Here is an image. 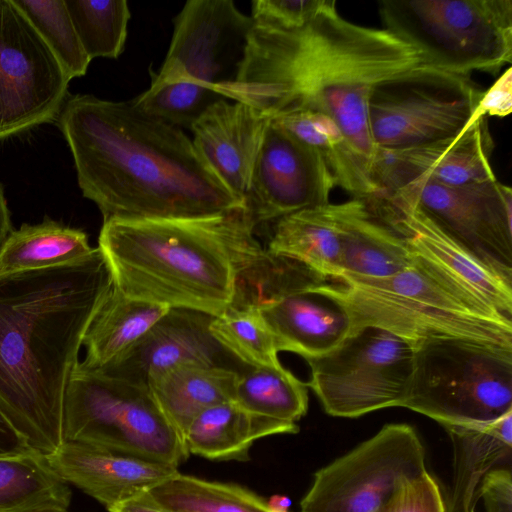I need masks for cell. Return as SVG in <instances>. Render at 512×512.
<instances>
[{
    "instance_id": "cell-18",
    "label": "cell",
    "mask_w": 512,
    "mask_h": 512,
    "mask_svg": "<svg viewBox=\"0 0 512 512\" xmlns=\"http://www.w3.org/2000/svg\"><path fill=\"white\" fill-rule=\"evenodd\" d=\"M493 148L487 121L478 117L454 137L405 149H376L371 167L379 196L416 179L452 186L495 180Z\"/></svg>"
},
{
    "instance_id": "cell-41",
    "label": "cell",
    "mask_w": 512,
    "mask_h": 512,
    "mask_svg": "<svg viewBox=\"0 0 512 512\" xmlns=\"http://www.w3.org/2000/svg\"><path fill=\"white\" fill-rule=\"evenodd\" d=\"M107 510L109 512H176L159 505L147 493L115 504Z\"/></svg>"
},
{
    "instance_id": "cell-7",
    "label": "cell",
    "mask_w": 512,
    "mask_h": 512,
    "mask_svg": "<svg viewBox=\"0 0 512 512\" xmlns=\"http://www.w3.org/2000/svg\"><path fill=\"white\" fill-rule=\"evenodd\" d=\"M379 11L426 66L470 77L511 62V0H384Z\"/></svg>"
},
{
    "instance_id": "cell-23",
    "label": "cell",
    "mask_w": 512,
    "mask_h": 512,
    "mask_svg": "<svg viewBox=\"0 0 512 512\" xmlns=\"http://www.w3.org/2000/svg\"><path fill=\"white\" fill-rule=\"evenodd\" d=\"M406 240L379 220L361 199L343 202L341 276L384 279L413 265Z\"/></svg>"
},
{
    "instance_id": "cell-16",
    "label": "cell",
    "mask_w": 512,
    "mask_h": 512,
    "mask_svg": "<svg viewBox=\"0 0 512 512\" xmlns=\"http://www.w3.org/2000/svg\"><path fill=\"white\" fill-rule=\"evenodd\" d=\"M366 203L415 254L429 261L455 286L512 319V282L467 252L404 198L390 194Z\"/></svg>"
},
{
    "instance_id": "cell-25",
    "label": "cell",
    "mask_w": 512,
    "mask_h": 512,
    "mask_svg": "<svg viewBox=\"0 0 512 512\" xmlns=\"http://www.w3.org/2000/svg\"><path fill=\"white\" fill-rule=\"evenodd\" d=\"M342 225L343 203L294 212L275 221L266 250L339 280Z\"/></svg>"
},
{
    "instance_id": "cell-9",
    "label": "cell",
    "mask_w": 512,
    "mask_h": 512,
    "mask_svg": "<svg viewBox=\"0 0 512 512\" xmlns=\"http://www.w3.org/2000/svg\"><path fill=\"white\" fill-rule=\"evenodd\" d=\"M63 441L177 467L188 456L182 436L150 390L79 362L66 391Z\"/></svg>"
},
{
    "instance_id": "cell-14",
    "label": "cell",
    "mask_w": 512,
    "mask_h": 512,
    "mask_svg": "<svg viewBox=\"0 0 512 512\" xmlns=\"http://www.w3.org/2000/svg\"><path fill=\"white\" fill-rule=\"evenodd\" d=\"M69 81L13 0H0V140L58 119Z\"/></svg>"
},
{
    "instance_id": "cell-8",
    "label": "cell",
    "mask_w": 512,
    "mask_h": 512,
    "mask_svg": "<svg viewBox=\"0 0 512 512\" xmlns=\"http://www.w3.org/2000/svg\"><path fill=\"white\" fill-rule=\"evenodd\" d=\"M412 346L405 408L443 427L488 422L512 411V348L456 337Z\"/></svg>"
},
{
    "instance_id": "cell-13",
    "label": "cell",
    "mask_w": 512,
    "mask_h": 512,
    "mask_svg": "<svg viewBox=\"0 0 512 512\" xmlns=\"http://www.w3.org/2000/svg\"><path fill=\"white\" fill-rule=\"evenodd\" d=\"M390 194L409 201L467 252L512 282L509 186L497 179L461 186L416 179Z\"/></svg>"
},
{
    "instance_id": "cell-27",
    "label": "cell",
    "mask_w": 512,
    "mask_h": 512,
    "mask_svg": "<svg viewBox=\"0 0 512 512\" xmlns=\"http://www.w3.org/2000/svg\"><path fill=\"white\" fill-rule=\"evenodd\" d=\"M239 374L221 367L187 362L154 377L148 389L165 417L183 438L190 423L201 412L233 401Z\"/></svg>"
},
{
    "instance_id": "cell-11",
    "label": "cell",
    "mask_w": 512,
    "mask_h": 512,
    "mask_svg": "<svg viewBox=\"0 0 512 512\" xmlns=\"http://www.w3.org/2000/svg\"><path fill=\"white\" fill-rule=\"evenodd\" d=\"M307 387L331 416L356 418L389 407H404L412 380L414 348L379 327L356 330L331 352L306 359Z\"/></svg>"
},
{
    "instance_id": "cell-17",
    "label": "cell",
    "mask_w": 512,
    "mask_h": 512,
    "mask_svg": "<svg viewBox=\"0 0 512 512\" xmlns=\"http://www.w3.org/2000/svg\"><path fill=\"white\" fill-rule=\"evenodd\" d=\"M213 317L188 308H169L134 345L100 370L146 388L160 373L187 362L246 372L251 366L212 336Z\"/></svg>"
},
{
    "instance_id": "cell-4",
    "label": "cell",
    "mask_w": 512,
    "mask_h": 512,
    "mask_svg": "<svg viewBox=\"0 0 512 512\" xmlns=\"http://www.w3.org/2000/svg\"><path fill=\"white\" fill-rule=\"evenodd\" d=\"M307 69L301 105L330 116L372 163L376 148L368 101L381 82L423 64L410 45L383 29L347 21L336 2L305 28Z\"/></svg>"
},
{
    "instance_id": "cell-32",
    "label": "cell",
    "mask_w": 512,
    "mask_h": 512,
    "mask_svg": "<svg viewBox=\"0 0 512 512\" xmlns=\"http://www.w3.org/2000/svg\"><path fill=\"white\" fill-rule=\"evenodd\" d=\"M146 493L159 505L176 512H272L267 501L246 488L180 472Z\"/></svg>"
},
{
    "instance_id": "cell-43",
    "label": "cell",
    "mask_w": 512,
    "mask_h": 512,
    "mask_svg": "<svg viewBox=\"0 0 512 512\" xmlns=\"http://www.w3.org/2000/svg\"><path fill=\"white\" fill-rule=\"evenodd\" d=\"M290 503L289 498L283 495H274L267 501L272 512H288Z\"/></svg>"
},
{
    "instance_id": "cell-35",
    "label": "cell",
    "mask_w": 512,
    "mask_h": 512,
    "mask_svg": "<svg viewBox=\"0 0 512 512\" xmlns=\"http://www.w3.org/2000/svg\"><path fill=\"white\" fill-rule=\"evenodd\" d=\"M60 62L69 80L85 75L90 58L74 29L64 0H13Z\"/></svg>"
},
{
    "instance_id": "cell-44",
    "label": "cell",
    "mask_w": 512,
    "mask_h": 512,
    "mask_svg": "<svg viewBox=\"0 0 512 512\" xmlns=\"http://www.w3.org/2000/svg\"><path fill=\"white\" fill-rule=\"evenodd\" d=\"M39 512H68V511H67V508L54 507V508L44 509Z\"/></svg>"
},
{
    "instance_id": "cell-26",
    "label": "cell",
    "mask_w": 512,
    "mask_h": 512,
    "mask_svg": "<svg viewBox=\"0 0 512 512\" xmlns=\"http://www.w3.org/2000/svg\"><path fill=\"white\" fill-rule=\"evenodd\" d=\"M298 430L297 424L257 415L227 401L201 412L190 423L183 439L189 454L209 460L246 461L257 440Z\"/></svg>"
},
{
    "instance_id": "cell-29",
    "label": "cell",
    "mask_w": 512,
    "mask_h": 512,
    "mask_svg": "<svg viewBox=\"0 0 512 512\" xmlns=\"http://www.w3.org/2000/svg\"><path fill=\"white\" fill-rule=\"evenodd\" d=\"M87 234L46 218L38 224H22L0 248V275L64 264L88 256Z\"/></svg>"
},
{
    "instance_id": "cell-33",
    "label": "cell",
    "mask_w": 512,
    "mask_h": 512,
    "mask_svg": "<svg viewBox=\"0 0 512 512\" xmlns=\"http://www.w3.org/2000/svg\"><path fill=\"white\" fill-rule=\"evenodd\" d=\"M86 55L116 59L122 53L131 17L125 0H64Z\"/></svg>"
},
{
    "instance_id": "cell-2",
    "label": "cell",
    "mask_w": 512,
    "mask_h": 512,
    "mask_svg": "<svg viewBox=\"0 0 512 512\" xmlns=\"http://www.w3.org/2000/svg\"><path fill=\"white\" fill-rule=\"evenodd\" d=\"M112 289L98 247L64 264L0 275V413L43 457L64 442L69 380Z\"/></svg>"
},
{
    "instance_id": "cell-1",
    "label": "cell",
    "mask_w": 512,
    "mask_h": 512,
    "mask_svg": "<svg viewBox=\"0 0 512 512\" xmlns=\"http://www.w3.org/2000/svg\"><path fill=\"white\" fill-rule=\"evenodd\" d=\"M83 196L103 221L198 218L246 209L181 128L131 101L68 98L58 117Z\"/></svg>"
},
{
    "instance_id": "cell-28",
    "label": "cell",
    "mask_w": 512,
    "mask_h": 512,
    "mask_svg": "<svg viewBox=\"0 0 512 512\" xmlns=\"http://www.w3.org/2000/svg\"><path fill=\"white\" fill-rule=\"evenodd\" d=\"M169 307L127 297L113 286L84 337L85 358L80 364L100 369L134 345Z\"/></svg>"
},
{
    "instance_id": "cell-3",
    "label": "cell",
    "mask_w": 512,
    "mask_h": 512,
    "mask_svg": "<svg viewBox=\"0 0 512 512\" xmlns=\"http://www.w3.org/2000/svg\"><path fill=\"white\" fill-rule=\"evenodd\" d=\"M246 209L198 218L103 221L98 248L127 297L219 316L263 252Z\"/></svg>"
},
{
    "instance_id": "cell-19",
    "label": "cell",
    "mask_w": 512,
    "mask_h": 512,
    "mask_svg": "<svg viewBox=\"0 0 512 512\" xmlns=\"http://www.w3.org/2000/svg\"><path fill=\"white\" fill-rule=\"evenodd\" d=\"M254 308L272 331L279 352H294L305 359L331 352L354 331L342 285L324 283L298 288Z\"/></svg>"
},
{
    "instance_id": "cell-37",
    "label": "cell",
    "mask_w": 512,
    "mask_h": 512,
    "mask_svg": "<svg viewBox=\"0 0 512 512\" xmlns=\"http://www.w3.org/2000/svg\"><path fill=\"white\" fill-rule=\"evenodd\" d=\"M333 0H254L251 18L254 22L286 29L300 30L309 26Z\"/></svg>"
},
{
    "instance_id": "cell-5",
    "label": "cell",
    "mask_w": 512,
    "mask_h": 512,
    "mask_svg": "<svg viewBox=\"0 0 512 512\" xmlns=\"http://www.w3.org/2000/svg\"><path fill=\"white\" fill-rule=\"evenodd\" d=\"M413 255V265L394 276L340 280L353 333L375 326L412 345L432 337H456L512 348L511 318L472 298L429 261Z\"/></svg>"
},
{
    "instance_id": "cell-20",
    "label": "cell",
    "mask_w": 512,
    "mask_h": 512,
    "mask_svg": "<svg viewBox=\"0 0 512 512\" xmlns=\"http://www.w3.org/2000/svg\"><path fill=\"white\" fill-rule=\"evenodd\" d=\"M270 121L247 104L219 98L189 128L200 156L244 204Z\"/></svg>"
},
{
    "instance_id": "cell-22",
    "label": "cell",
    "mask_w": 512,
    "mask_h": 512,
    "mask_svg": "<svg viewBox=\"0 0 512 512\" xmlns=\"http://www.w3.org/2000/svg\"><path fill=\"white\" fill-rule=\"evenodd\" d=\"M453 446L451 512H476L484 479L511 469L512 411L488 422L444 426Z\"/></svg>"
},
{
    "instance_id": "cell-12",
    "label": "cell",
    "mask_w": 512,
    "mask_h": 512,
    "mask_svg": "<svg viewBox=\"0 0 512 512\" xmlns=\"http://www.w3.org/2000/svg\"><path fill=\"white\" fill-rule=\"evenodd\" d=\"M425 470V448L416 430L387 424L314 474L301 512H374L402 482Z\"/></svg>"
},
{
    "instance_id": "cell-15",
    "label": "cell",
    "mask_w": 512,
    "mask_h": 512,
    "mask_svg": "<svg viewBox=\"0 0 512 512\" xmlns=\"http://www.w3.org/2000/svg\"><path fill=\"white\" fill-rule=\"evenodd\" d=\"M335 186L319 153L271 120L254 166L245 208L256 227L330 203Z\"/></svg>"
},
{
    "instance_id": "cell-24",
    "label": "cell",
    "mask_w": 512,
    "mask_h": 512,
    "mask_svg": "<svg viewBox=\"0 0 512 512\" xmlns=\"http://www.w3.org/2000/svg\"><path fill=\"white\" fill-rule=\"evenodd\" d=\"M271 120L314 148L326 163L336 186L353 198L368 201L379 196L370 160L326 113L301 105Z\"/></svg>"
},
{
    "instance_id": "cell-38",
    "label": "cell",
    "mask_w": 512,
    "mask_h": 512,
    "mask_svg": "<svg viewBox=\"0 0 512 512\" xmlns=\"http://www.w3.org/2000/svg\"><path fill=\"white\" fill-rule=\"evenodd\" d=\"M481 500L486 512H512L511 469H496L484 479Z\"/></svg>"
},
{
    "instance_id": "cell-42",
    "label": "cell",
    "mask_w": 512,
    "mask_h": 512,
    "mask_svg": "<svg viewBox=\"0 0 512 512\" xmlns=\"http://www.w3.org/2000/svg\"><path fill=\"white\" fill-rule=\"evenodd\" d=\"M12 231L10 212L0 185V248Z\"/></svg>"
},
{
    "instance_id": "cell-6",
    "label": "cell",
    "mask_w": 512,
    "mask_h": 512,
    "mask_svg": "<svg viewBox=\"0 0 512 512\" xmlns=\"http://www.w3.org/2000/svg\"><path fill=\"white\" fill-rule=\"evenodd\" d=\"M253 24L232 0H189L174 20L166 58L150 87L132 100L141 111L173 126L190 128L221 98L217 85L241 58Z\"/></svg>"
},
{
    "instance_id": "cell-40",
    "label": "cell",
    "mask_w": 512,
    "mask_h": 512,
    "mask_svg": "<svg viewBox=\"0 0 512 512\" xmlns=\"http://www.w3.org/2000/svg\"><path fill=\"white\" fill-rule=\"evenodd\" d=\"M29 453H33V451L0 413V458Z\"/></svg>"
},
{
    "instance_id": "cell-21",
    "label": "cell",
    "mask_w": 512,
    "mask_h": 512,
    "mask_svg": "<svg viewBox=\"0 0 512 512\" xmlns=\"http://www.w3.org/2000/svg\"><path fill=\"white\" fill-rule=\"evenodd\" d=\"M45 458L63 481L106 508L146 493L179 472L161 462L76 442H63Z\"/></svg>"
},
{
    "instance_id": "cell-10",
    "label": "cell",
    "mask_w": 512,
    "mask_h": 512,
    "mask_svg": "<svg viewBox=\"0 0 512 512\" xmlns=\"http://www.w3.org/2000/svg\"><path fill=\"white\" fill-rule=\"evenodd\" d=\"M482 95L469 76L420 64L378 84L368 101L376 149L398 150L460 134Z\"/></svg>"
},
{
    "instance_id": "cell-31",
    "label": "cell",
    "mask_w": 512,
    "mask_h": 512,
    "mask_svg": "<svg viewBox=\"0 0 512 512\" xmlns=\"http://www.w3.org/2000/svg\"><path fill=\"white\" fill-rule=\"evenodd\" d=\"M234 402L257 415L296 424L308 409V389L279 364L251 367L238 375Z\"/></svg>"
},
{
    "instance_id": "cell-39",
    "label": "cell",
    "mask_w": 512,
    "mask_h": 512,
    "mask_svg": "<svg viewBox=\"0 0 512 512\" xmlns=\"http://www.w3.org/2000/svg\"><path fill=\"white\" fill-rule=\"evenodd\" d=\"M508 68L488 90L482 92L475 117H505L512 110V72Z\"/></svg>"
},
{
    "instance_id": "cell-34",
    "label": "cell",
    "mask_w": 512,
    "mask_h": 512,
    "mask_svg": "<svg viewBox=\"0 0 512 512\" xmlns=\"http://www.w3.org/2000/svg\"><path fill=\"white\" fill-rule=\"evenodd\" d=\"M209 329L226 350L248 366L281 364L276 339L254 307H230L213 317Z\"/></svg>"
},
{
    "instance_id": "cell-30",
    "label": "cell",
    "mask_w": 512,
    "mask_h": 512,
    "mask_svg": "<svg viewBox=\"0 0 512 512\" xmlns=\"http://www.w3.org/2000/svg\"><path fill=\"white\" fill-rule=\"evenodd\" d=\"M71 490L48 465L46 458L29 453L0 458V512H39L67 508Z\"/></svg>"
},
{
    "instance_id": "cell-36",
    "label": "cell",
    "mask_w": 512,
    "mask_h": 512,
    "mask_svg": "<svg viewBox=\"0 0 512 512\" xmlns=\"http://www.w3.org/2000/svg\"><path fill=\"white\" fill-rule=\"evenodd\" d=\"M374 512H447L442 489L427 470L402 482Z\"/></svg>"
}]
</instances>
